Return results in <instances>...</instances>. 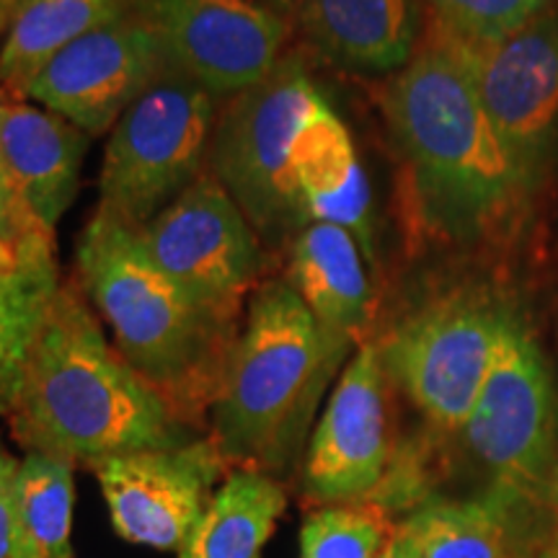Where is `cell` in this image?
<instances>
[{
    "mask_svg": "<svg viewBox=\"0 0 558 558\" xmlns=\"http://www.w3.org/2000/svg\"><path fill=\"white\" fill-rule=\"evenodd\" d=\"M11 435L26 452L96 471L111 458L197 439L107 339L73 282H60L19 369Z\"/></svg>",
    "mask_w": 558,
    "mask_h": 558,
    "instance_id": "obj_1",
    "label": "cell"
},
{
    "mask_svg": "<svg viewBox=\"0 0 558 558\" xmlns=\"http://www.w3.org/2000/svg\"><path fill=\"white\" fill-rule=\"evenodd\" d=\"M383 104L411 205L432 235L471 243L514 220L533 190L488 120L456 34L432 21Z\"/></svg>",
    "mask_w": 558,
    "mask_h": 558,
    "instance_id": "obj_2",
    "label": "cell"
},
{
    "mask_svg": "<svg viewBox=\"0 0 558 558\" xmlns=\"http://www.w3.org/2000/svg\"><path fill=\"white\" fill-rule=\"evenodd\" d=\"M75 269L122 360L181 424L207 432L243 320L202 305L153 262L140 230L101 213L83 228Z\"/></svg>",
    "mask_w": 558,
    "mask_h": 558,
    "instance_id": "obj_3",
    "label": "cell"
},
{
    "mask_svg": "<svg viewBox=\"0 0 558 558\" xmlns=\"http://www.w3.org/2000/svg\"><path fill=\"white\" fill-rule=\"evenodd\" d=\"M354 344L318 324L282 275L251 292L226 380L207 416L230 471L282 481L303 465L318 403Z\"/></svg>",
    "mask_w": 558,
    "mask_h": 558,
    "instance_id": "obj_4",
    "label": "cell"
},
{
    "mask_svg": "<svg viewBox=\"0 0 558 558\" xmlns=\"http://www.w3.org/2000/svg\"><path fill=\"white\" fill-rule=\"evenodd\" d=\"M320 90L300 52L267 78L220 101L207 173L233 197L271 256L284 254L305 226L290 177V153Z\"/></svg>",
    "mask_w": 558,
    "mask_h": 558,
    "instance_id": "obj_5",
    "label": "cell"
},
{
    "mask_svg": "<svg viewBox=\"0 0 558 558\" xmlns=\"http://www.w3.org/2000/svg\"><path fill=\"white\" fill-rule=\"evenodd\" d=\"M220 101L166 65L109 132L96 213L143 230L207 173Z\"/></svg>",
    "mask_w": 558,
    "mask_h": 558,
    "instance_id": "obj_6",
    "label": "cell"
},
{
    "mask_svg": "<svg viewBox=\"0 0 558 558\" xmlns=\"http://www.w3.org/2000/svg\"><path fill=\"white\" fill-rule=\"evenodd\" d=\"M509 316L486 292L458 288L424 300L373 339L390 386L435 435L458 437L465 427Z\"/></svg>",
    "mask_w": 558,
    "mask_h": 558,
    "instance_id": "obj_7",
    "label": "cell"
},
{
    "mask_svg": "<svg viewBox=\"0 0 558 558\" xmlns=\"http://www.w3.org/2000/svg\"><path fill=\"white\" fill-rule=\"evenodd\" d=\"M458 437L494 492L512 499L533 494L558 465V390L541 344L514 313Z\"/></svg>",
    "mask_w": 558,
    "mask_h": 558,
    "instance_id": "obj_8",
    "label": "cell"
},
{
    "mask_svg": "<svg viewBox=\"0 0 558 558\" xmlns=\"http://www.w3.org/2000/svg\"><path fill=\"white\" fill-rule=\"evenodd\" d=\"M153 262L222 316L243 320L275 256L233 197L209 173L140 230Z\"/></svg>",
    "mask_w": 558,
    "mask_h": 558,
    "instance_id": "obj_9",
    "label": "cell"
},
{
    "mask_svg": "<svg viewBox=\"0 0 558 558\" xmlns=\"http://www.w3.org/2000/svg\"><path fill=\"white\" fill-rule=\"evenodd\" d=\"M390 388L378 344L367 339L339 373L305 448L300 465L305 507L378 497L396 463Z\"/></svg>",
    "mask_w": 558,
    "mask_h": 558,
    "instance_id": "obj_10",
    "label": "cell"
},
{
    "mask_svg": "<svg viewBox=\"0 0 558 558\" xmlns=\"http://www.w3.org/2000/svg\"><path fill=\"white\" fill-rule=\"evenodd\" d=\"M166 65L218 101L267 78L290 52L295 26L248 0H135Z\"/></svg>",
    "mask_w": 558,
    "mask_h": 558,
    "instance_id": "obj_11",
    "label": "cell"
},
{
    "mask_svg": "<svg viewBox=\"0 0 558 558\" xmlns=\"http://www.w3.org/2000/svg\"><path fill=\"white\" fill-rule=\"evenodd\" d=\"M463 47L488 120L535 192L558 156V9L499 45Z\"/></svg>",
    "mask_w": 558,
    "mask_h": 558,
    "instance_id": "obj_12",
    "label": "cell"
},
{
    "mask_svg": "<svg viewBox=\"0 0 558 558\" xmlns=\"http://www.w3.org/2000/svg\"><path fill=\"white\" fill-rule=\"evenodd\" d=\"M163 68L156 34L132 11L62 50L24 99L65 117L88 137H104Z\"/></svg>",
    "mask_w": 558,
    "mask_h": 558,
    "instance_id": "obj_13",
    "label": "cell"
},
{
    "mask_svg": "<svg viewBox=\"0 0 558 558\" xmlns=\"http://www.w3.org/2000/svg\"><path fill=\"white\" fill-rule=\"evenodd\" d=\"M94 473L124 541L179 550L230 469L202 435L179 448L111 458Z\"/></svg>",
    "mask_w": 558,
    "mask_h": 558,
    "instance_id": "obj_14",
    "label": "cell"
},
{
    "mask_svg": "<svg viewBox=\"0 0 558 558\" xmlns=\"http://www.w3.org/2000/svg\"><path fill=\"white\" fill-rule=\"evenodd\" d=\"M290 177L300 215L349 230L375 264V202L357 145L324 94L313 104L290 153Z\"/></svg>",
    "mask_w": 558,
    "mask_h": 558,
    "instance_id": "obj_15",
    "label": "cell"
},
{
    "mask_svg": "<svg viewBox=\"0 0 558 558\" xmlns=\"http://www.w3.org/2000/svg\"><path fill=\"white\" fill-rule=\"evenodd\" d=\"M90 137L29 99L0 94V156L13 190L47 228L78 197Z\"/></svg>",
    "mask_w": 558,
    "mask_h": 558,
    "instance_id": "obj_16",
    "label": "cell"
},
{
    "mask_svg": "<svg viewBox=\"0 0 558 558\" xmlns=\"http://www.w3.org/2000/svg\"><path fill=\"white\" fill-rule=\"evenodd\" d=\"M422 0H303L295 34L354 73H399L422 45Z\"/></svg>",
    "mask_w": 558,
    "mask_h": 558,
    "instance_id": "obj_17",
    "label": "cell"
},
{
    "mask_svg": "<svg viewBox=\"0 0 558 558\" xmlns=\"http://www.w3.org/2000/svg\"><path fill=\"white\" fill-rule=\"evenodd\" d=\"M282 277L326 329L354 347L369 339L373 284L365 251L349 230L329 222L300 228L284 248Z\"/></svg>",
    "mask_w": 558,
    "mask_h": 558,
    "instance_id": "obj_18",
    "label": "cell"
},
{
    "mask_svg": "<svg viewBox=\"0 0 558 558\" xmlns=\"http://www.w3.org/2000/svg\"><path fill=\"white\" fill-rule=\"evenodd\" d=\"M135 11V0H24L0 39V94L24 99L73 41Z\"/></svg>",
    "mask_w": 558,
    "mask_h": 558,
    "instance_id": "obj_19",
    "label": "cell"
},
{
    "mask_svg": "<svg viewBox=\"0 0 558 558\" xmlns=\"http://www.w3.org/2000/svg\"><path fill=\"white\" fill-rule=\"evenodd\" d=\"M518 499L494 492L478 499L427 497L399 520L418 558H520Z\"/></svg>",
    "mask_w": 558,
    "mask_h": 558,
    "instance_id": "obj_20",
    "label": "cell"
},
{
    "mask_svg": "<svg viewBox=\"0 0 558 558\" xmlns=\"http://www.w3.org/2000/svg\"><path fill=\"white\" fill-rule=\"evenodd\" d=\"M288 507V486L259 471H230L205 514L181 543L179 558H264Z\"/></svg>",
    "mask_w": 558,
    "mask_h": 558,
    "instance_id": "obj_21",
    "label": "cell"
},
{
    "mask_svg": "<svg viewBox=\"0 0 558 558\" xmlns=\"http://www.w3.org/2000/svg\"><path fill=\"white\" fill-rule=\"evenodd\" d=\"M75 469L62 460L26 452L16 473V558H73L70 522Z\"/></svg>",
    "mask_w": 558,
    "mask_h": 558,
    "instance_id": "obj_22",
    "label": "cell"
},
{
    "mask_svg": "<svg viewBox=\"0 0 558 558\" xmlns=\"http://www.w3.org/2000/svg\"><path fill=\"white\" fill-rule=\"evenodd\" d=\"M60 282L58 264L0 271V414L9 409L19 369Z\"/></svg>",
    "mask_w": 558,
    "mask_h": 558,
    "instance_id": "obj_23",
    "label": "cell"
},
{
    "mask_svg": "<svg viewBox=\"0 0 558 558\" xmlns=\"http://www.w3.org/2000/svg\"><path fill=\"white\" fill-rule=\"evenodd\" d=\"M396 527L380 499L313 507L300 530V558H383Z\"/></svg>",
    "mask_w": 558,
    "mask_h": 558,
    "instance_id": "obj_24",
    "label": "cell"
},
{
    "mask_svg": "<svg viewBox=\"0 0 558 558\" xmlns=\"http://www.w3.org/2000/svg\"><path fill=\"white\" fill-rule=\"evenodd\" d=\"M442 29L469 45H499L556 9L558 0H424Z\"/></svg>",
    "mask_w": 558,
    "mask_h": 558,
    "instance_id": "obj_25",
    "label": "cell"
},
{
    "mask_svg": "<svg viewBox=\"0 0 558 558\" xmlns=\"http://www.w3.org/2000/svg\"><path fill=\"white\" fill-rule=\"evenodd\" d=\"M520 558H558V465L514 505Z\"/></svg>",
    "mask_w": 558,
    "mask_h": 558,
    "instance_id": "obj_26",
    "label": "cell"
},
{
    "mask_svg": "<svg viewBox=\"0 0 558 558\" xmlns=\"http://www.w3.org/2000/svg\"><path fill=\"white\" fill-rule=\"evenodd\" d=\"M0 235L34 259H54V230L26 207L16 192L0 190Z\"/></svg>",
    "mask_w": 558,
    "mask_h": 558,
    "instance_id": "obj_27",
    "label": "cell"
},
{
    "mask_svg": "<svg viewBox=\"0 0 558 558\" xmlns=\"http://www.w3.org/2000/svg\"><path fill=\"white\" fill-rule=\"evenodd\" d=\"M19 463L0 442V558H16V473Z\"/></svg>",
    "mask_w": 558,
    "mask_h": 558,
    "instance_id": "obj_28",
    "label": "cell"
},
{
    "mask_svg": "<svg viewBox=\"0 0 558 558\" xmlns=\"http://www.w3.org/2000/svg\"><path fill=\"white\" fill-rule=\"evenodd\" d=\"M39 264H58L54 259H34V256L24 254V251L13 246L0 235V271H16L24 267H39Z\"/></svg>",
    "mask_w": 558,
    "mask_h": 558,
    "instance_id": "obj_29",
    "label": "cell"
},
{
    "mask_svg": "<svg viewBox=\"0 0 558 558\" xmlns=\"http://www.w3.org/2000/svg\"><path fill=\"white\" fill-rule=\"evenodd\" d=\"M248 3L259 5V9L275 13V16L290 21V24L295 26L298 11H300V5H303V0H248Z\"/></svg>",
    "mask_w": 558,
    "mask_h": 558,
    "instance_id": "obj_30",
    "label": "cell"
},
{
    "mask_svg": "<svg viewBox=\"0 0 558 558\" xmlns=\"http://www.w3.org/2000/svg\"><path fill=\"white\" fill-rule=\"evenodd\" d=\"M383 558H418V556H416V550L411 548V543L399 533V527H396L393 541H390V546L386 554H383Z\"/></svg>",
    "mask_w": 558,
    "mask_h": 558,
    "instance_id": "obj_31",
    "label": "cell"
},
{
    "mask_svg": "<svg viewBox=\"0 0 558 558\" xmlns=\"http://www.w3.org/2000/svg\"><path fill=\"white\" fill-rule=\"evenodd\" d=\"M24 0H0V29H9L13 13L21 9Z\"/></svg>",
    "mask_w": 558,
    "mask_h": 558,
    "instance_id": "obj_32",
    "label": "cell"
},
{
    "mask_svg": "<svg viewBox=\"0 0 558 558\" xmlns=\"http://www.w3.org/2000/svg\"><path fill=\"white\" fill-rule=\"evenodd\" d=\"M0 190H5V192H16V190H13V184H11L9 173H5V166H3V156H0Z\"/></svg>",
    "mask_w": 558,
    "mask_h": 558,
    "instance_id": "obj_33",
    "label": "cell"
},
{
    "mask_svg": "<svg viewBox=\"0 0 558 558\" xmlns=\"http://www.w3.org/2000/svg\"><path fill=\"white\" fill-rule=\"evenodd\" d=\"M3 34H5V29H0V39H3Z\"/></svg>",
    "mask_w": 558,
    "mask_h": 558,
    "instance_id": "obj_34",
    "label": "cell"
}]
</instances>
